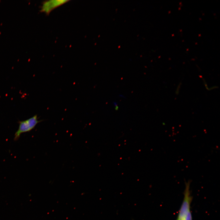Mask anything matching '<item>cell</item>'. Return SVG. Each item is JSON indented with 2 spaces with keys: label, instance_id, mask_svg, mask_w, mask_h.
Listing matches in <instances>:
<instances>
[{
  "label": "cell",
  "instance_id": "obj_1",
  "mask_svg": "<svg viewBox=\"0 0 220 220\" xmlns=\"http://www.w3.org/2000/svg\"><path fill=\"white\" fill-rule=\"evenodd\" d=\"M190 181L185 183L184 197L178 212L177 218L178 220H184L188 214L191 212L190 208L192 198L190 193Z\"/></svg>",
  "mask_w": 220,
  "mask_h": 220
},
{
  "label": "cell",
  "instance_id": "obj_2",
  "mask_svg": "<svg viewBox=\"0 0 220 220\" xmlns=\"http://www.w3.org/2000/svg\"><path fill=\"white\" fill-rule=\"evenodd\" d=\"M42 121L38 120L37 115H35L26 120L19 121L18 122L19 124V127L15 134L14 140H18L22 133L30 132L38 123Z\"/></svg>",
  "mask_w": 220,
  "mask_h": 220
},
{
  "label": "cell",
  "instance_id": "obj_3",
  "mask_svg": "<svg viewBox=\"0 0 220 220\" xmlns=\"http://www.w3.org/2000/svg\"><path fill=\"white\" fill-rule=\"evenodd\" d=\"M70 0H50L44 1L42 3L40 11L47 15L55 8L68 2Z\"/></svg>",
  "mask_w": 220,
  "mask_h": 220
},
{
  "label": "cell",
  "instance_id": "obj_4",
  "mask_svg": "<svg viewBox=\"0 0 220 220\" xmlns=\"http://www.w3.org/2000/svg\"><path fill=\"white\" fill-rule=\"evenodd\" d=\"M184 220H192V217L191 212L188 214Z\"/></svg>",
  "mask_w": 220,
  "mask_h": 220
},
{
  "label": "cell",
  "instance_id": "obj_5",
  "mask_svg": "<svg viewBox=\"0 0 220 220\" xmlns=\"http://www.w3.org/2000/svg\"><path fill=\"white\" fill-rule=\"evenodd\" d=\"M113 105L115 109L116 110H118L119 108L118 103L116 101H114L113 102Z\"/></svg>",
  "mask_w": 220,
  "mask_h": 220
},
{
  "label": "cell",
  "instance_id": "obj_6",
  "mask_svg": "<svg viewBox=\"0 0 220 220\" xmlns=\"http://www.w3.org/2000/svg\"><path fill=\"white\" fill-rule=\"evenodd\" d=\"M119 96L122 98H125V97L122 95H120Z\"/></svg>",
  "mask_w": 220,
  "mask_h": 220
},
{
  "label": "cell",
  "instance_id": "obj_7",
  "mask_svg": "<svg viewBox=\"0 0 220 220\" xmlns=\"http://www.w3.org/2000/svg\"><path fill=\"white\" fill-rule=\"evenodd\" d=\"M177 220H178V219H177Z\"/></svg>",
  "mask_w": 220,
  "mask_h": 220
}]
</instances>
